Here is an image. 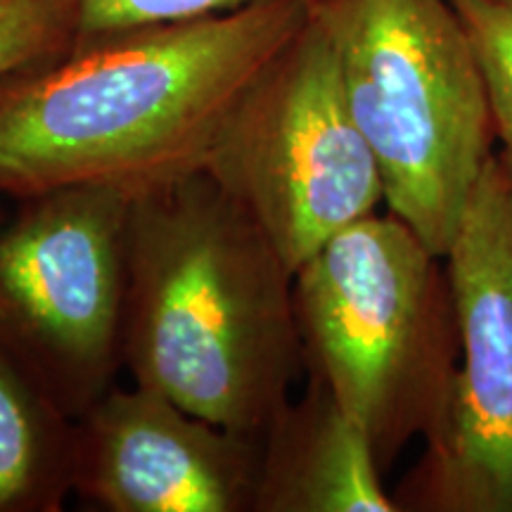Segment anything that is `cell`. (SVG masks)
Masks as SVG:
<instances>
[{
    "instance_id": "9c48e42d",
    "label": "cell",
    "mask_w": 512,
    "mask_h": 512,
    "mask_svg": "<svg viewBox=\"0 0 512 512\" xmlns=\"http://www.w3.org/2000/svg\"><path fill=\"white\" fill-rule=\"evenodd\" d=\"M254 512H399L368 437L316 377L261 437Z\"/></svg>"
},
{
    "instance_id": "8992f818",
    "label": "cell",
    "mask_w": 512,
    "mask_h": 512,
    "mask_svg": "<svg viewBox=\"0 0 512 512\" xmlns=\"http://www.w3.org/2000/svg\"><path fill=\"white\" fill-rule=\"evenodd\" d=\"M128 211L117 190L60 188L0 223V354L72 420L124 370Z\"/></svg>"
},
{
    "instance_id": "ba28073f",
    "label": "cell",
    "mask_w": 512,
    "mask_h": 512,
    "mask_svg": "<svg viewBox=\"0 0 512 512\" xmlns=\"http://www.w3.org/2000/svg\"><path fill=\"white\" fill-rule=\"evenodd\" d=\"M259 456V437L114 384L74 418L72 494L107 512H254Z\"/></svg>"
},
{
    "instance_id": "52a82bcc",
    "label": "cell",
    "mask_w": 512,
    "mask_h": 512,
    "mask_svg": "<svg viewBox=\"0 0 512 512\" xmlns=\"http://www.w3.org/2000/svg\"><path fill=\"white\" fill-rule=\"evenodd\" d=\"M460 366L441 430L399 479V512H512V174L494 152L446 252Z\"/></svg>"
},
{
    "instance_id": "3957f363",
    "label": "cell",
    "mask_w": 512,
    "mask_h": 512,
    "mask_svg": "<svg viewBox=\"0 0 512 512\" xmlns=\"http://www.w3.org/2000/svg\"><path fill=\"white\" fill-rule=\"evenodd\" d=\"M304 375L330 389L387 475L444 425L460 366L444 256L389 211L344 228L294 273Z\"/></svg>"
},
{
    "instance_id": "7c38bea8",
    "label": "cell",
    "mask_w": 512,
    "mask_h": 512,
    "mask_svg": "<svg viewBox=\"0 0 512 512\" xmlns=\"http://www.w3.org/2000/svg\"><path fill=\"white\" fill-rule=\"evenodd\" d=\"M463 19L479 67L496 140H501V162L512 174V5L501 0H451Z\"/></svg>"
},
{
    "instance_id": "277c9868",
    "label": "cell",
    "mask_w": 512,
    "mask_h": 512,
    "mask_svg": "<svg viewBox=\"0 0 512 512\" xmlns=\"http://www.w3.org/2000/svg\"><path fill=\"white\" fill-rule=\"evenodd\" d=\"M309 12L335 46L384 204L446 256L496 140L458 10L451 0H320Z\"/></svg>"
},
{
    "instance_id": "8fae6325",
    "label": "cell",
    "mask_w": 512,
    "mask_h": 512,
    "mask_svg": "<svg viewBox=\"0 0 512 512\" xmlns=\"http://www.w3.org/2000/svg\"><path fill=\"white\" fill-rule=\"evenodd\" d=\"M81 0H0V81L64 57L79 41Z\"/></svg>"
},
{
    "instance_id": "4fadbf2b",
    "label": "cell",
    "mask_w": 512,
    "mask_h": 512,
    "mask_svg": "<svg viewBox=\"0 0 512 512\" xmlns=\"http://www.w3.org/2000/svg\"><path fill=\"white\" fill-rule=\"evenodd\" d=\"M264 0H81L79 38H93L150 24L226 15ZM313 8L320 0H292Z\"/></svg>"
},
{
    "instance_id": "5b68a950",
    "label": "cell",
    "mask_w": 512,
    "mask_h": 512,
    "mask_svg": "<svg viewBox=\"0 0 512 512\" xmlns=\"http://www.w3.org/2000/svg\"><path fill=\"white\" fill-rule=\"evenodd\" d=\"M204 174L266 235L292 273L384 202L335 46L309 19L228 112Z\"/></svg>"
},
{
    "instance_id": "5bb4252c",
    "label": "cell",
    "mask_w": 512,
    "mask_h": 512,
    "mask_svg": "<svg viewBox=\"0 0 512 512\" xmlns=\"http://www.w3.org/2000/svg\"><path fill=\"white\" fill-rule=\"evenodd\" d=\"M501 3H510L512 5V0H501Z\"/></svg>"
},
{
    "instance_id": "7a4b0ae2",
    "label": "cell",
    "mask_w": 512,
    "mask_h": 512,
    "mask_svg": "<svg viewBox=\"0 0 512 512\" xmlns=\"http://www.w3.org/2000/svg\"><path fill=\"white\" fill-rule=\"evenodd\" d=\"M294 273L200 171L131 200L121 366L226 430L264 437L304 375Z\"/></svg>"
},
{
    "instance_id": "6da1fadb",
    "label": "cell",
    "mask_w": 512,
    "mask_h": 512,
    "mask_svg": "<svg viewBox=\"0 0 512 512\" xmlns=\"http://www.w3.org/2000/svg\"><path fill=\"white\" fill-rule=\"evenodd\" d=\"M306 19L302 3L264 0L79 38L0 81V195L110 188L136 200L200 174L242 91Z\"/></svg>"
},
{
    "instance_id": "30bf717a",
    "label": "cell",
    "mask_w": 512,
    "mask_h": 512,
    "mask_svg": "<svg viewBox=\"0 0 512 512\" xmlns=\"http://www.w3.org/2000/svg\"><path fill=\"white\" fill-rule=\"evenodd\" d=\"M74 420L0 354V512H60L72 494Z\"/></svg>"
}]
</instances>
